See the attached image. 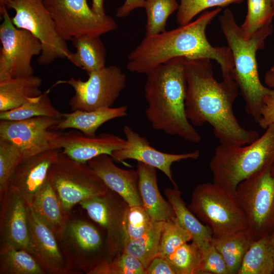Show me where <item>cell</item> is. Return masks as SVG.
I'll list each match as a JSON object with an SVG mask.
<instances>
[{
    "instance_id": "obj_1",
    "label": "cell",
    "mask_w": 274,
    "mask_h": 274,
    "mask_svg": "<svg viewBox=\"0 0 274 274\" xmlns=\"http://www.w3.org/2000/svg\"><path fill=\"white\" fill-rule=\"evenodd\" d=\"M184 66L187 82L186 114L193 125L209 124L216 138L223 145H245L259 136L257 131L243 127L234 114L233 105L239 89L232 76L218 81L214 77L213 65L209 58H184Z\"/></svg>"
},
{
    "instance_id": "obj_2",
    "label": "cell",
    "mask_w": 274,
    "mask_h": 274,
    "mask_svg": "<svg viewBox=\"0 0 274 274\" xmlns=\"http://www.w3.org/2000/svg\"><path fill=\"white\" fill-rule=\"evenodd\" d=\"M218 7L206 11L195 20L157 35L146 36L128 54L126 68L131 72L148 74L159 65L174 58H209L219 64L223 78L232 74L234 61L227 46H213L206 30L221 11Z\"/></svg>"
},
{
    "instance_id": "obj_3",
    "label": "cell",
    "mask_w": 274,
    "mask_h": 274,
    "mask_svg": "<svg viewBox=\"0 0 274 274\" xmlns=\"http://www.w3.org/2000/svg\"><path fill=\"white\" fill-rule=\"evenodd\" d=\"M144 86L146 115L153 128L198 143L201 136L185 110L187 82L184 58H174L147 74Z\"/></svg>"
},
{
    "instance_id": "obj_4",
    "label": "cell",
    "mask_w": 274,
    "mask_h": 274,
    "mask_svg": "<svg viewBox=\"0 0 274 274\" xmlns=\"http://www.w3.org/2000/svg\"><path fill=\"white\" fill-rule=\"evenodd\" d=\"M218 20L232 54V77L245 101L246 112L258 123L264 97L274 94V91L261 82L256 56L257 51L264 47L266 38L272 33L273 26L271 24L264 26L247 39L229 9L219 15Z\"/></svg>"
},
{
    "instance_id": "obj_5",
    "label": "cell",
    "mask_w": 274,
    "mask_h": 274,
    "mask_svg": "<svg viewBox=\"0 0 274 274\" xmlns=\"http://www.w3.org/2000/svg\"><path fill=\"white\" fill-rule=\"evenodd\" d=\"M251 143L220 144L210 162L213 182L235 194L238 185L254 174L274 165V123Z\"/></svg>"
},
{
    "instance_id": "obj_6",
    "label": "cell",
    "mask_w": 274,
    "mask_h": 274,
    "mask_svg": "<svg viewBox=\"0 0 274 274\" xmlns=\"http://www.w3.org/2000/svg\"><path fill=\"white\" fill-rule=\"evenodd\" d=\"M188 207L209 227L213 237L224 236L248 229L247 217L235 195L213 182L197 185Z\"/></svg>"
},
{
    "instance_id": "obj_7",
    "label": "cell",
    "mask_w": 274,
    "mask_h": 274,
    "mask_svg": "<svg viewBox=\"0 0 274 274\" xmlns=\"http://www.w3.org/2000/svg\"><path fill=\"white\" fill-rule=\"evenodd\" d=\"M67 273L91 274L104 262L112 259L106 243L98 229L83 219L69 216L58 240Z\"/></svg>"
},
{
    "instance_id": "obj_8",
    "label": "cell",
    "mask_w": 274,
    "mask_h": 274,
    "mask_svg": "<svg viewBox=\"0 0 274 274\" xmlns=\"http://www.w3.org/2000/svg\"><path fill=\"white\" fill-rule=\"evenodd\" d=\"M48 178L68 216L76 204L110 190L87 163L75 161L61 151L51 166Z\"/></svg>"
},
{
    "instance_id": "obj_9",
    "label": "cell",
    "mask_w": 274,
    "mask_h": 274,
    "mask_svg": "<svg viewBox=\"0 0 274 274\" xmlns=\"http://www.w3.org/2000/svg\"><path fill=\"white\" fill-rule=\"evenodd\" d=\"M6 7L15 11L14 25L28 30L40 41L42 52L38 64L46 65L56 59L67 58L71 53L67 42L58 32L43 0H10Z\"/></svg>"
},
{
    "instance_id": "obj_10",
    "label": "cell",
    "mask_w": 274,
    "mask_h": 274,
    "mask_svg": "<svg viewBox=\"0 0 274 274\" xmlns=\"http://www.w3.org/2000/svg\"><path fill=\"white\" fill-rule=\"evenodd\" d=\"M271 169L258 172L241 182L234 194L254 241L274 230V176Z\"/></svg>"
},
{
    "instance_id": "obj_11",
    "label": "cell",
    "mask_w": 274,
    "mask_h": 274,
    "mask_svg": "<svg viewBox=\"0 0 274 274\" xmlns=\"http://www.w3.org/2000/svg\"><path fill=\"white\" fill-rule=\"evenodd\" d=\"M88 75L86 81L72 77L58 80L53 86L64 84L72 87L75 93L68 104L73 111L112 107L125 87V74L119 67L110 65Z\"/></svg>"
},
{
    "instance_id": "obj_12",
    "label": "cell",
    "mask_w": 274,
    "mask_h": 274,
    "mask_svg": "<svg viewBox=\"0 0 274 274\" xmlns=\"http://www.w3.org/2000/svg\"><path fill=\"white\" fill-rule=\"evenodd\" d=\"M7 9L0 8V81L33 75L32 58L42 52L40 41L28 30L16 27Z\"/></svg>"
},
{
    "instance_id": "obj_13",
    "label": "cell",
    "mask_w": 274,
    "mask_h": 274,
    "mask_svg": "<svg viewBox=\"0 0 274 274\" xmlns=\"http://www.w3.org/2000/svg\"><path fill=\"white\" fill-rule=\"evenodd\" d=\"M60 36L66 42L83 35L100 36L118 28L106 15L96 14L86 0H43Z\"/></svg>"
},
{
    "instance_id": "obj_14",
    "label": "cell",
    "mask_w": 274,
    "mask_h": 274,
    "mask_svg": "<svg viewBox=\"0 0 274 274\" xmlns=\"http://www.w3.org/2000/svg\"><path fill=\"white\" fill-rule=\"evenodd\" d=\"M60 120L46 116L16 121L1 120L0 139L16 145L23 160L55 149L53 141L56 131L53 129Z\"/></svg>"
},
{
    "instance_id": "obj_15",
    "label": "cell",
    "mask_w": 274,
    "mask_h": 274,
    "mask_svg": "<svg viewBox=\"0 0 274 274\" xmlns=\"http://www.w3.org/2000/svg\"><path fill=\"white\" fill-rule=\"evenodd\" d=\"M79 204L90 218L105 230L108 251L112 259L122 253L125 241L124 219L128 207L126 202L110 190L104 195L86 200Z\"/></svg>"
},
{
    "instance_id": "obj_16",
    "label": "cell",
    "mask_w": 274,
    "mask_h": 274,
    "mask_svg": "<svg viewBox=\"0 0 274 274\" xmlns=\"http://www.w3.org/2000/svg\"><path fill=\"white\" fill-rule=\"evenodd\" d=\"M0 198V251L14 248L31 253L29 205L19 192L11 188H8Z\"/></svg>"
},
{
    "instance_id": "obj_17",
    "label": "cell",
    "mask_w": 274,
    "mask_h": 274,
    "mask_svg": "<svg viewBox=\"0 0 274 274\" xmlns=\"http://www.w3.org/2000/svg\"><path fill=\"white\" fill-rule=\"evenodd\" d=\"M123 132L126 138V146L112 153L111 156L113 160L124 163L126 159H133L157 168L166 175L174 186H178L173 177L172 164L182 160L197 159L200 156L198 150L182 154L159 151L152 147L146 139L127 125L124 126Z\"/></svg>"
},
{
    "instance_id": "obj_18",
    "label": "cell",
    "mask_w": 274,
    "mask_h": 274,
    "mask_svg": "<svg viewBox=\"0 0 274 274\" xmlns=\"http://www.w3.org/2000/svg\"><path fill=\"white\" fill-rule=\"evenodd\" d=\"M126 144V140L113 134L102 133L89 136L73 130L56 131L53 141L54 148L61 149L62 153L82 163L100 155L111 156L114 151L123 148Z\"/></svg>"
},
{
    "instance_id": "obj_19",
    "label": "cell",
    "mask_w": 274,
    "mask_h": 274,
    "mask_svg": "<svg viewBox=\"0 0 274 274\" xmlns=\"http://www.w3.org/2000/svg\"><path fill=\"white\" fill-rule=\"evenodd\" d=\"M27 214L31 255L45 273L66 274V263L54 233L29 205Z\"/></svg>"
},
{
    "instance_id": "obj_20",
    "label": "cell",
    "mask_w": 274,
    "mask_h": 274,
    "mask_svg": "<svg viewBox=\"0 0 274 274\" xmlns=\"http://www.w3.org/2000/svg\"><path fill=\"white\" fill-rule=\"evenodd\" d=\"M61 151V149H52L22 160L10 178L8 188L17 191L31 206Z\"/></svg>"
},
{
    "instance_id": "obj_21",
    "label": "cell",
    "mask_w": 274,
    "mask_h": 274,
    "mask_svg": "<svg viewBox=\"0 0 274 274\" xmlns=\"http://www.w3.org/2000/svg\"><path fill=\"white\" fill-rule=\"evenodd\" d=\"M109 155L102 154L88 161L87 164L111 190L119 194L128 206L142 205L136 170L119 167Z\"/></svg>"
},
{
    "instance_id": "obj_22",
    "label": "cell",
    "mask_w": 274,
    "mask_h": 274,
    "mask_svg": "<svg viewBox=\"0 0 274 274\" xmlns=\"http://www.w3.org/2000/svg\"><path fill=\"white\" fill-rule=\"evenodd\" d=\"M138 187L142 204L154 221H166L175 217L173 209L158 189L156 168L138 162Z\"/></svg>"
},
{
    "instance_id": "obj_23",
    "label": "cell",
    "mask_w": 274,
    "mask_h": 274,
    "mask_svg": "<svg viewBox=\"0 0 274 274\" xmlns=\"http://www.w3.org/2000/svg\"><path fill=\"white\" fill-rule=\"evenodd\" d=\"M126 106L101 108L90 111L75 110L62 113V118L55 130L77 129L84 134L94 136L98 128L105 123L115 118L127 115Z\"/></svg>"
},
{
    "instance_id": "obj_24",
    "label": "cell",
    "mask_w": 274,
    "mask_h": 274,
    "mask_svg": "<svg viewBox=\"0 0 274 274\" xmlns=\"http://www.w3.org/2000/svg\"><path fill=\"white\" fill-rule=\"evenodd\" d=\"M31 206L53 231L58 240L59 239L70 216L64 212L60 201L48 178L36 195Z\"/></svg>"
},
{
    "instance_id": "obj_25",
    "label": "cell",
    "mask_w": 274,
    "mask_h": 274,
    "mask_svg": "<svg viewBox=\"0 0 274 274\" xmlns=\"http://www.w3.org/2000/svg\"><path fill=\"white\" fill-rule=\"evenodd\" d=\"M42 82L33 75L0 81V112L15 109L40 95Z\"/></svg>"
},
{
    "instance_id": "obj_26",
    "label": "cell",
    "mask_w": 274,
    "mask_h": 274,
    "mask_svg": "<svg viewBox=\"0 0 274 274\" xmlns=\"http://www.w3.org/2000/svg\"><path fill=\"white\" fill-rule=\"evenodd\" d=\"M72 41L76 51L66 59L75 66L88 75L106 66L107 51L100 36L83 35Z\"/></svg>"
},
{
    "instance_id": "obj_27",
    "label": "cell",
    "mask_w": 274,
    "mask_h": 274,
    "mask_svg": "<svg viewBox=\"0 0 274 274\" xmlns=\"http://www.w3.org/2000/svg\"><path fill=\"white\" fill-rule=\"evenodd\" d=\"M164 193L173 209L177 221L190 234L192 241L199 247L211 242L213 238L211 230L186 206L178 187L165 188Z\"/></svg>"
},
{
    "instance_id": "obj_28",
    "label": "cell",
    "mask_w": 274,
    "mask_h": 274,
    "mask_svg": "<svg viewBox=\"0 0 274 274\" xmlns=\"http://www.w3.org/2000/svg\"><path fill=\"white\" fill-rule=\"evenodd\" d=\"M211 242L224 258L229 274H237L254 241L246 229L224 236L213 237Z\"/></svg>"
},
{
    "instance_id": "obj_29",
    "label": "cell",
    "mask_w": 274,
    "mask_h": 274,
    "mask_svg": "<svg viewBox=\"0 0 274 274\" xmlns=\"http://www.w3.org/2000/svg\"><path fill=\"white\" fill-rule=\"evenodd\" d=\"M269 235L252 243L244 257L237 274H271L274 272V247L270 242Z\"/></svg>"
},
{
    "instance_id": "obj_30",
    "label": "cell",
    "mask_w": 274,
    "mask_h": 274,
    "mask_svg": "<svg viewBox=\"0 0 274 274\" xmlns=\"http://www.w3.org/2000/svg\"><path fill=\"white\" fill-rule=\"evenodd\" d=\"M165 221H154L141 236L125 242L122 252L138 258L146 269L158 255L161 233Z\"/></svg>"
},
{
    "instance_id": "obj_31",
    "label": "cell",
    "mask_w": 274,
    "mask_h": 274,
    "mask_svg": "<svg viewBox=\"0 0 274 274\" xmlns=\"http://www.w3.org/2000/svg\"><path fill=\"white\" fill-rule=\"evenodd\" d=\"M48 91L32 98L27 102L11 110L0 112V120H21L38 116L61 119L62 113L52 105Z\"/></svg>"
},
{
    "instance_id": "obj_32",
    "label": "cell",
    "mask_w": 274,
    "mask_h": 274,
    "mask_svg": "<svg viewBox=\"0 0 274 274\" xmlns=\"http://www.w3.org/2000/svg\"><path fill=\"white\" fill-rule=\"evenodd\" d=\"M0 274H45L26 250L14 248L0 251Z\"/></svg>"
},
{
    "instance_id": "obj_33",
    "label": "cell",
    "mask_w": 274,
    "mask_h": 274,
    "mask_svg": "<svg viewBox=\"0 0 274 274\" xmlns=\"http://www.w3.org/2000/svg\"><path fill=\"white\" fill-rule=\"evenodd\" d=\"M179 6L177 0H146L144 6L147 15L145 36L165 31L168 18L178 10Z\"/></svg>"
},
{
    "instance_id": "obj_34",
    "label": "cell",
    "mask_w": 274,
    "mask_h": 274,
    "mask_svg": "<svg viewBox=\"0 0 274 274\" xmlns=\"http://www.w3.org/2000/svg\"><path fill=\"white\" fill-rule=\"evenodd\" d=\"M247 13L240 28L245 38L250 39L259 29L271 24L274 11L271 0H247Z\"/></svg>"
},
{
    "instance_id": "obj_35",
    "label": "cell",
    "mask_w": 274,
    "mask_h": 274,
    "mask_svg": "<svg viewBox=\"0 0 274 274\" xmlns=\"http://www.w3.org/2000/svg\"><path fill=\"white\" fill-rule=\"evenodd\" d=\"M165 258L175 274L200 273L201 250L193 242L183 244Z\"/></svg>"
},
{
    "instance_id": "obj_36",
    "label": "cell",
    "mask_w": 274,
    "mask_h": 274,
    "mask_svg": "<svg viewBox=\"0 0 274 274\" xmlns=\"http://www.w3.org/2000/svg\"><path fill=\"white\" fill-rule=\"evenodd\" d=\"M190 241V234L179 223L175 217L172 218L164 222L157 256L165 258L180 246Z\"/></svg>"
},
{
    "instance_id": "obj_37",
    "label": "cell",
    "mask_w": 274,
    "mask_h": 274,
    "mask_svg": "<svg viewBox=\"0 0 274 274\" xmlns=\"http://www.w3.org/2000/svg\"><path fill=\"white\" fill-rule=\"evenodd\" d=\"M91 274H145V268L138 258L122 252L98 265Z\"/></svg>"
},
{
    "instance_id": "obj_38",
    "label": "cell",
    "mask_w": 274,
    "mask_h": 274,
    "mask_svg": "<svg viewBox=\"0 0 274 274\" xmlns=\"http://www.w3.org/2000/svg\"><path fill=\"white\" fill-rule=\"evenodd\" d=\"M22 158L21 152L16 145L0 139V197L8 189L10 178Z\"/></svg>"
},
{
    "instance_id": "obj_39",
    "label": "cell",
    "mask_w": 274,
    "mask_h": 274,
    "mask_svg": "<svg viewBox=\"0 0 274 274\" xmlns=\"http://www.w3.org/2000/svg\"><path fill=\"white\" fill-rule=\"evenodd\" d=\"M245 0H180L176 14V22L184 25L202 11L212 7H224L232 4H240Z\"/></svg>"
},
{
    "instance_id": "obj_40",
    "label": "cell",
    "mask_w": 274,
    "mask_h": 274,
    "mask_svg": "<svg viewBox=\"0 0 274 274\" xmlns=\"http://www.w3.org/2000/svg\"><path fill=\"white\" fill-rule=\"evenodd\" d=\"M154 221L143 206H128L124 219L125 242L143 235Z\"/></svg>"
},
{
    "instance_id": "obj_41",
    "label": "cell",
    "mask_w": 274,
    "mask_h": 274,
    "mask_svg": "<svg viewBox=\"0 0 274 274\" xmlns=\"http://www.w3.org/2000/svg\"><path fill=\"white\" fill-rule=\"evenodd\" d=\"M199 248L201 253L200 273L229 274L224 258L211 242Z\"/></svg>"
},
{
    "instance_id": "obj_42",
    "label": "cell",
    "mask_w": 274,
    "mask_h": 274,
    "mask_svg": "<svg viewBox=\"0 0 274 274\" xmlns=\"http://www.w3.org/2000/svg\"><path fill=\"white\" fill-rule=\"evenodd\" d=\"M257 123L264 130L274 123V94L267 95L264 97L260 117Z\"/></svg>"
},
{
    "instance_id": "obj_43",
    "label": "cell",
    "mask_w": 274,
    "mask_h": 274,
    "mask_svg": "<svg viewBox=\"0 0 274 274\" xmlns=\"http://www.w3.org/2000/svg\"><path fill=\"white\" fill-rule=\"evenodd\" d=\"M145 274H175L166 258L156 256L145 269Z\"/></svg>"
},
{
    "instance_id": "obj_44",
    "label": "cell",
    "mask_w": 274,
    "mask_h": 274,
    "mask_svg": "<svg viewBox=\"0 0 274 274\" xmlns=\"http://www.w3.org/2000/svg\"><path fill=\"white\" fill-rule=\"evenodd\" d=\"M146 0H125L117 9L116 16L118 18L127 16L131 11L139 8H144Z\"/></svg>"
},
{
    "instance_id": "obj_45",
    "label": "cell",
    "mask_w": 274,
    "mask_h": 274,
    "mask_svg": "<svg viewBox=\"0 0 274 274\" xmlns=\"http://www.w3.org/2000/svg\"><path fill=\"white\" fill-rule=\"evenodd\" d=\"M105 1L92 0L91 9L96 14L99 16H104L106 15L104 9Z\"/></svg>"
},
{
    "instance_id": "obj_46",
    "label": "cell",
    "mask_w": 274,
    "mask_h": 274,
    "mask_svg": "<svg viewBox=\"0 0 274 274\" xmlns=\"http://www.w3.org/2000/svg\"><path fill=\"white\" fill-rule=\"evenodd\" d=\"M265 82L269 88L274 91V66L266 72Z\"/></svg>"
},
{
    "instance_id": "obj_47",
    "label": "cell",
    "mask_w": 274,
    "mask_h": 274,
    "mask_svg": "<svg viewBox=\"0 0 274 274\" xmlns=\"http://www.w3.org/2000/svg\"><path fill=\"white\" fill-rule=\"evenodd\" d=\"M269 236L270 242L271 245L274 247V230L271 233V234L269 235Z\"/></svg>"
},
{
    "instance_id": "obj_48",
    "label": "cell",
    "mask_w": 274,
    "mask_h": 274,
    "mask_svg": "<svg viewBox=\"0 0 274 274\" xmlns=\"http://www.w3.org/2000/svg\"><path fill=\"white\" fill-rule=\"evenodd\" d=\"M10 0H0V8L6 7L7 4Z\"/></svg>"
},
{
    "instance_id": "obj_49",
    "label": "cell",
    "mask_w": 274,
    "mask_h": 274,
    "mask_svg": "<svg viewBox=\"0 0 274 274\" xmlns=\"http://www.w3.org/2000/svg\"><path fill=\"white\" fill-rule=\"evenodd\" d=\"M271 172L272 175L274 176V165L271 167Z\"/></svg>"
},
{
    "instance_id": "obj_50",
    "label": "cell",
    "mask_w": 274,
    "mask_h": 274,
    "mask_svg": "<svg viewBox=\"0 0 274 274\" xmlns=\"http://www.w3.org/2000/svg\"><path fill=\"white\" fill-rule=\"evenodd\" d=\"M271 1L272 6L274 11V0H271Z\"/></svg>"
}]
</instances>
